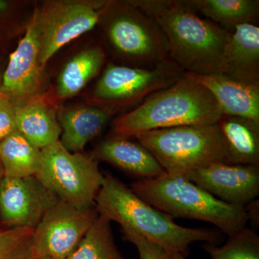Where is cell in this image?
<instances>
[{
    "label": "cell",
    "instance_id": "277c9868",
    "mask_svg": "<svg viewBox=\"0 0 259 259\" xmlns=\"http://www.w3.org/2000/svg\"><path fill=\"white\" fill-rule=\"evenodd\" d=\"M135 194L173 218L197 220L214 225L228 236L246 226L245 207L226 203L185 177L163 173L131 185Z\"/></svg>",
    "mask_w": 259,
    "mask_h": 259
},
{
    "label": "cell",
    "instance_id": "9a60e30c",
    "mask_svg": "<svg viewBox=\"0 0 259 259\" xmlns=\"http://www.w3.org/2000/svg\"><path fill=\"white\" fill-rule=\"evenodd\" d=\"M92 157L138 177L149 180L165 173L152 153L140 143L130 139L108 137L94 150Z\"/></svg>",
    "mask_w": 259,
    "mask_h": 259
},
{
    "label": "cell",
    "instance_id": "5bb4252c",
    "mask_svg": "<svg viewBox=\"0 0 259 259\" xmlns=\"http://www.w3.org/2000/svg\"><path fill=\"white\" fill-rule=\"evenodd\" d=\"M59 107L54 93L47 92L16 107V131L40 149L55 144L61 134L57 117Z\"/></svg>",
    "mask_w": 259,
    "mask_h": 259
},
{
    "label": "cell",
    "instance_id": "d4e9b609",
    "mask_svg": "<svg viewBox=\"0 0 259 259\" xmlns=\"http://www.w3.org/2000/svg\"><path fill=\"white\" fill-rule=\"evenodd\" d=\"M33 233L32 228H0V259H37Z\"/></svg>",
    "mask_w": 259,
    "mask_h": 259
},
{
    "label": "cell",
    "instance_id": "d6986e66",
    "mask_svg": "<svg viewBox=\"0 0 259 259\" xmlns=\"http://www.w3.org/2000/svg\"><path fill=\"white\" fill-rule=\"evenodd\" d=\"M217 124L231 163L259 166V122L223 115Z\"/></svg>",
    "mask_w": 259,
    "mask_h": 259
},
{
    "label": "cell",
    "instance_id": "4316f807",
    "mask_svg": "<svg viewBox=\"0 0 259 259\" xmlns=\"http://www.w3.org/2000/svg\"><path fill=\"white\" fill-rule=\"evenodd\" d=\"M16 107L8 97L0 95V142L16 131Z\"/></svg>",
    "mask_w": 259,
    "mask_h": 259
},
{
    "label": "cell",
    "instance_id": "83f0119b",
    "mask_svg": "<svg viewBox=\"0 0 259 259\" xmlns=\"http://www.w3.org/2000/svg\"><path fill=\"white\" fill-rule=\"evenodd\" d=\"M248 221H250L253 226L258 227L259 222V204L258 199L252 201L245 207Z\"/></svg>",
    "mask_w": 259,
    "mask_h": 259
},
{
    "label": "cell",
    "instance_id": "ba28073f",
    "mask_svg": "<svg viewBox=\"0 0 259 259\" xmlns=\"http://www.w3.org/2000/svg\"><path fill=\"white\" fill-rule=\"evenodd\" d=\"M41 163L36 174L42 185L56 197L78 209L95 207L104 175L91 155L73 153L60 141L42 148Z\"/></svg>",
    "mask_w": 259,
    "mask_h": 259
},
{
    "label": "cell",
    "instance_id": "9c48e42d",
    "mask_svg": "<svg viewBox=\"0 0 259 259\" xmlns=\"http://www.w3.org/2000/svg\"><path fill=\"white\" fill-rule=\"evenodd\" d=\"M111 0L48 1L35 8L39 62L45 69L58 51L100 23Z\"/></svg>",
    "mask_w": 259,
    "mask_h": 259
},
{
    "label": "cell",
    "instance_id": "44dd1931",
    "mask_svg": "<svg viewBox=\"0 0 259 259\" xmlns=\"http://www.w3.org/2000/svg\"><path fill=\"white\" fill-rule=\"evenodd\" d=\"M198 14L233 33L238 25H256L259 18L258 0H187Z\"/></svg>",
    "mask_w": 259,
    "mask_h": 259
},
{
    "label": "cell",
    "instance_id": "f1b7e54d",
    "mask_svg": "<svg viewBox=\"0 0 259 259\" xmlns=\"http://www.w3.org/2000/svg\"><path fill=\"white\" fill-rule=\"evenodd\" d=\"M12 3L5 0H0V22L10 13Z\"/></svg>",
    "mask_w": 259,
    "mask_h": 259
},
{
    "label": "cell",
    "instance_id": "484cf974",
    "mask_svg": "<svg viewBox=\"0 0 259 259\" xmlns=\"http://www.w3.org/2000/svg\"><path fill=\"white\" fill-rule=\"evenodd\" d=\"M126 241L135 245L139 252V259H168L164 250L157 245L131 230H122Z\"/></svg>",
    "mask_w": 259,
    "mask_h": 259
},
{
    "label": "cell",
    "instance_id": "4dcf8cb0",
    "mask_svg": "<svg viewBox=\"0 0 259 259\" xmlns=\"http://www.w3.org/2000/svg\"><path fill=\"white\" fill-rule=\"evenodd\" d=\"M4 169H3V164H2L1 160H0V180H1L3 177H4Z\"/></svg>",
    "mask_w": 259,
    "mask_h": 259
},
{
    "label": "cell",
    "instance_id": "7c38bea8",
    "mask_svg": "<svg viewBox=\"0 0 259 259\" xmlns=\"http://www.w3.org/2000/svg\"><path fill=\"white\" fill-rule=\"evenodd\" d=\"M38 35L35 19L31 20L18 47L10 56L3 75L0 95L8 97L15 107L47 93L44 69L39 62Z\"/></svg>",
    "mask_w": 259,
    "mask_h": 259
},
{
    "label": "cell",
    "instance_id": "30bf717a",
    "mask_svg": "<svg viewBox=\"0 0 259 259\" xmlns=\"http://www.w3.org/2000/svg\"><path fill=\"white\" fill-rule=\"evenodd\" d=\"M98 216L95 207L78 209L59 199L34 229L37 259L67 258Z\"/></svg>",
    "mask_w": 259,
    "mask_h": 259
},
{
    "label": "cell",
    "instance_id": "f546056e",
    "mask_svg": "<svg viewBox=\"0 0 259 259\" xmlns=\"http://www.w3.org/2000/svg\"><path fill=\"white\" fill-rule=\"evenodd\" d=\"M168 259H187L185 255L177 253H167Z\"/></svg>",
    "mask_w": 259,
    "mask_h": 259
},
{
    "label": "cell",
    "instance_id": "ac0fdd59",
    "mask_svg": "<svg viewBox=\"0 0 259 259\" xmlns=\"http://www.w3.org/2000/svg\"><path fill=\"white\" fill-rule=\"evenodd\" d=\"M188 74L212 94L223 115L259 122V85L237 82L223 74Z\"/></svg>",
    "mask_w": 259,
    "mask_h": 259
},
{
    "label": "cell",
    "instance_id": "e0dca14e",
    "mask_svg": "<svg viewBox=\"0 0 259 259\" xmlns=\"http://www.w3.org/2000/svg\"><path fill=\"white\" fill-rule=\"evenodd\" d=\"M223 75L245 84L259 85V28L238 25L232 33L224 54Z\"/></svg>",
    "mask_w": 259,
    "mask_h": 259
},
{
    "label": "cell",
    "instance_id": "5b68a950",
    "mask_svg": "<svg viewBox=\"0 0 259 259\" xmlns=\"http://www.w3.org/2000/svg\"><path fill=\"white\" fill-rule=\"evenodd\" d=\"M100 24L107 46L122 65L153 68L171 60L168 41L158 24L129 0H111Z\"/></svg>",
    "mask_w": 259,
    "mask_h": 259
},
{
    "label": "cell",
    "instance_id": "d6a6232c",
    "mask_svg": "<svg viewBox=\"0 0 259 259\" xmlns=\"http://www.w3.org/2000/svg\"><path fill=\"white\" fill-rule=\"evenodd\" d=\"M0 224H1V223H0Z\"/></svg>",
    "mask_w": 259,
    "mask_h": 259
},
{
    "label": "cell",
    "instance_id": "52a82bcc",
    "mask_svg": "<svg viewBox=\"0 0 259 259\" xmlns=\"http://www.w3.org/2000/svg\"><path fill=\"white\" fill-rule=\"evenodd\" d=\"M185 73L171 60L153 68L109 63L94 87L90 104L113 115L137 107L153 94L174 84Z\"/></svg>",
    "mask_w": 259,
    "mask_h": 259
},
{
    "label": "cell",
    "instance_id": "603a6c76",
    "mask_svg": "<svg viewBox=\"0 0 259 259\" xmlns=\"http://www.w3.org/2000/svg\"><path fill=\"white\" fill-rule=\"evenodd\" d=\"M66 259H127L115 242L111 222L99 215L76 250Z\"/></svg>",
    "mask_w": 259,
    "mask_h": 259
},
{
    "label": "cell",
    "instance_id": "7402d4cb",
    "mask_svg": "<svg viewBox=\"0 0 259 259\" xmlns=\"http://www.w3.org/2000/svg\"><path fill=\"white\" fill-rule=\"evenodd\" d=\"M41 149L18 131L0 142V160L5 177L35 176L41 163Z\"/></svg>",
    "mask_w": 259,
    "mask_h": 259
},
{
    "label": "cell",
    "instance_id": "ffe728a7",
    "mask_svg": "<svg viewBox=\"0 0 259 259\" xmlns=\"http://www.w3.org/2000/svg\"><path fill=\"white\" fill-rule=\"evenodd\" d=\"M106 61V53L101 47L83 49L71 57L58 77L54 97L60 103L76 96L87 84L101 72Z\"/></svg>",
    "mask_w": 259,
    "mask_h": 259
},
{
    "label": "cell",
    "instance_id": "cb8c5ba5",
    "mask_svg": "<svg viewBox=\"0 0 259 259\" xmlns=\"http://www.w3.org/2000/svg\"><path fill=\"white\" fill-rule=\"evenodd\" d=\"M204 249L212 259H259V236L245 226L228 236L221 246L204 243Z\"/></svg>",
    "mask_w": 259,
    "mask_h": 259
},
{
    "label": "cell",
    "instance_id": "8fae6325",
    "mask_svg": "<svg viewBox=\"0 0 259 259\" xmlns=\"http://www.w3.org/2000/svg\"><path fill=\"white\" fill-rule=\"evenodd\" d=\"M59 198L36 176L0 180V223L35 229Z\"/></svg>",
    "mask_w": 259,
    "mask_h": 259
},
{
    "label": "cell",
    "instance_id": "4fadbf2b",
    "mask_svg": "<svg viewBox=\"0 0 259 259\" xmlns=\"http://www.w3.org/2000/svg\"><path fill=\"white\" fill-rule=\"evenodd\" d=\"M186 178L226 203L245 207L259 194V166L211 163L191 171Z\"/></svg>",
    "mask_w": 259,
    "mask_h": 259
},
{
    "label": "cell",
    "instance_id": "1f68e13d",
    "mask_svg": "<svg viewBox=\"0 0 259 259\" xmlns=\"http://www.w3.org/2000/svg\"><path fill=\"white\" fill-rule=\"evenodd\" d=\"M4 71H2V68L0 67V87H1L2 80H3V75Z\"/></svg>",
    "mask_w": 259,
    "mask_h": 259
},
{
    "label": "cell",
    "instance_id": "8992f818",
    "mask_svg": "<svg viewBox=\"0 0 259 259\" xmlns=\"http://www.w3.org/2000/svg\"><path fill=\"white\" fill-rule=\"evenodd\" d=\"M135 139L172 176L185 177L217 162L232 163L217 123L154 130Z\"/></svg>",
    "mask_w": 259,
    "mask_h": 259
},
{
    "label": "cell",
    "instance_id": "2e32d148",
    "mask_svg": "<svg viewBox=\"0 0 259 259\" xmlns=\"http://www.w3.org/2000/svg\"><path fill=\"white\" fill-rule=\"evenodd\" d=\"M111 114L91 105L59 107L58 121L61 128L59 141L66 150L81 153L99 136L112 117Z\"/></svg>",
    "mask_w": 259,
    "mask_h": 259
},
{
    "label": "cell",
    "instance_id": "7a4b0ae2",
    "mask_svg": "<svg viewBox=\"0 0 259 259\" xmlns=\"http://www.w3.org/2000/svg\"><path fill=\"white\" fill-rule=\"evenodd\" d=\"M95 208L99 215L118 223L122 230L136 232L166 253L187 256L192 243L216 244L221 239L220 233L213 230L180 226L110 174L104 175L103 183L95 199Z\"/></svg>",
    "mask_w": 259,
    "mask_h": 259
},
{
    "label": "cell",
    "instance_id": "3957f363",
    "mask_svg": "<svg viewBox=\"0 0 259 259\" xmlns=\"http://www.w3.org/2000/svg\"><path fill=\"white\" fill-rule=\"evenodd\" d=\"M222 115L212 94L185 72L174 84L114 121L109 137L131 139L154 130L210 125Z\"/></svg>",
    "mask_w": 259,
    "mask_h": 259
},
{
    "label": "cell",
    "instance_id": "6da1fadb",
    "mask_svg": "<svg viewBox=\"0 0 259 259\" xmlns=\"http://www.w3.org/2000/svg\"><path fill=\"white\" fill-rule=\"evenodd\" d=\"M129 1L156 20L168 41L170 59L185 72L223 74L231 32L201 18L187 0Z\"/></svg>",
    "mask_w": 259,
    "mask_h": 259
}]
</instances>
